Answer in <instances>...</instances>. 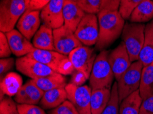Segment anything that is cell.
<instances>
[{
  "mask_svg": "<svg viewBox=\"0 0 153 114\" xmlns=\"http://www.w3.org/2000/svg\"><path fill=\"white\" fill-rule=\"evenodd\" d=\"M75 71V68L71 60H69L68 56H67L62 60L61 64L59 65V68L57 70V73L62 74V75H69L72 74Z\"/></svg>",
  "mask_w": 153,
  "mask_h": 114,
  "instance_id": "obj_34",
  "label": "cell"
},
{
  "mask_svg": "<svg viewBox=\"0 0 153 114\" xmlns=\"http://www.w3.org/2000/svg\"><path fill=\"white\" fill-rule=\"evenodd\" d=\"M11 51L15 56H25L30 53L34 49L30 40L17 29H13L6 33Z\"/></svg>",
  "mask_w": 153,
  "mask_h": 114,
  "instance_id": "obj_14",
  "label": "cell"
},
{
  "mask_svg": "<svg viewBox=\"0 0 153 114\" xmlns=\"http://www.w3.org/2000/svg\"><path fill=\"white\" fill-rule=\"evenodd\" d=\"M146 25L143 23H126L122 38L132 62L137 61L143 48Z\"/></svg>",
  "mask_w": 153,
  "mask_h": 114,
  "instance_id": "obj_3",
  "label": "cell"
},
{
  "mask_svg": "<svg viewBox=\"0 0 153 114\" xmlns=\"http://www.w3.org/2000/svg\"><path fill=\"white\" fill-rule=\"evenodd\" d=\"M120 101L118 94L117 81L113 84L109 101L101 114H120Z\"/></svg>",
  "mask_w": 153,
  "mask_h": 114,
  "instance_id": "obj_27",
  "label": "cell"
},
{
  "mask_svg": "<svg viewBox=\"0 0 153 114\" xmlns=\"http://www.w3.org/2000/svg\"><path fill=\"white\" fill-rule=\"evenodd\" d=\"M143 65L140 60L132 62L128 70L117 81L120 103L125 98L139 90Z\"/></svg>",
  "mask_w": 153,
  "mask_h": 114,
  "instance_id": "obj_5",
  "label": "cell"
},
{
  "mask_svg": "<svg viewBox=\"0 0 153 114\" xmlns=\"http://www.w3.org/2000/svg\"><path fill=\"white\" fill-rule=\"evenodd\" d=\"M87 79H89L86 76L84 73L75 70V71L71 74L70 83L76 86H81L83 85Z\"/></svg>",
  "mask_w": 153,
  "mask_h": 114,
  "instance_id": "obj_38",
  "label": "cell"
},
{
  "mask_svg": "<svg viewBox=\"0 0 153 114\" xmlns=\"http://www.w3.org/2000/svg\"><path fill=\"white\" fill-rule=\"evenodd\" d=\"M16 62L12 57L1 58L0 60V75L1 79L3 78V76H5L6 73L13 68Z\"/></svg>",
  "mask_w": 153,
  "mask_h": 114,
  "instance_id": "obj_35",
  "label": "cell"
},
{
  "mask_svg": "<svg viewBox=\"0 0 153 114\" xmlns=\"http://www.w3.org/2000/svg\"><path fill=\"white\" fill-rule=\"evenodd\" d=\"M44 92L31 79L21 88L15 95V101L18 104H36L40 103Z\"/></svg>",
  "mask_w": 153,
  "mask_h": 114,
  "instance_id": "obj_15",
  "label": "cell"
},
{
  "mask_svg": "<svg viewBox=\"0 0 153 114\" xmlns=\"http://www.w3.org/2000/svg\"><path fill=\"white\" fill-rule=\"evenodd\" d=\"M32 80L44 92L56 88H65L68 85L65 76L59 73H55Z\"/></svg>",
  "mask_w": 153,
  "mask_h": 114,
  "instance_id": "obj_24",
  "label": "cell"
},
{
  "mask_svg": "<svg viewBox=\"0 0 153 114\" xmlns=\"http://www.w3.org/2000/svg\"><path fill=\"white\" fill-rule=\"evenodd\" d=\"M27 56L49 66L57 73L59 65L67 55H62L56 51L43 50L34 48L33 51L27 55Z\"/></svg>",
  "mask_w": 153,
  "mask_h": 114,
  "instance_id": "obj_17",
  "label": "cell"
},
{
  "mask_svg": "<svg viewBox=\"0 0 153 114\" xmlns=\"http://www.w3.org/2000/svg\"><path fill=\"white\" fill-rule=\"evenodd\" d=\"M68 99L80 114H92L91 110V88L88 85L76 86L69 83L65 87Z\"/></svg>",
  "mask_w": 153,
  "mask_h": 114,
  "instance_id": "obj_7",
  "label": "cell"
},
{
  "mask_svg": "<svg viewBox=\"0 0 153 114\" xmlns=\"http://www.w3.org/2000/svg\"><path fill=\"white\" fill-rule=\"evenodd\" d=\"M121 1L122 0H102L100 10H118Z\"/></svg>",
  "mask_w": 153,
  "mask_h": 114,
  "instance_id": "obj_39",
  "label": "cell"
},
{
  "mask_svg": "<svg viewBox=\"0 0 153 114\" xmlns=\"http://www.w3.org/2000/svg\"><path fill=\"white\" fill-rule=\"evenodd\" d=\"M140 114H153V94L143 100Z\"/></svg>",
  "mask_w": 153,
  "mask_h": 114,
  "instance_id": "obj_37",
  "label": "cell"
},
{
  "mask_svg": "<svg viewBox=\"0 0 153 114\" xmlns=\"http://www.w3.org/2000/svg\"><path fill=\"white\" fill-rule=\"evenodd\" d=\"M111 94L110 88L92 90L91 110L92 114H101L109 101Z\"/></svg>",
  "mask_w": 153,
  "mask_h": 114,
  "instance_id": "obj_21",
  "label": "cell"
},
{
  "mask_svg": "<svg viewBox=\"0 0 153 114\" xmlns=\"http://www.w3.org/2000/svg\"><path fill=\"white\" fill-rule=\"evenodd\" d=\"M144 0H122L119 8V12L125 20L128 19L137 6Z\"/></svg>",
  "mask_w": 153,
  "mask_h": 114,
  "instance_id": "obj_29",
  "label": "cell"
},
{
  "mask_svg": "<svg viewBox=\"0 0 153 114\" xmlns=\"http://www.w3.org/2000/svg\"><path fill=\"white\" fill-rule=\"evenodd\" d=\"M68 100V93L65 88H56L44 92L40 104L44 109H52Z\"/></svg>",
  "mask_w": 153,
  "mask_h": 114,
  "instance_id": "obj_19",
  "label": "cell"
},
{
  "mask_svg": "<svg viewBox=\"0 0 153 114\" xmlns=\"http://www.w3.org/2000/svg\"><path fill=\"white\" fill-rule=\"evenodd\" d=\"M152 1H153V0H152Z\"/></svg>",
  "mask_w": 153,
  "mask_h": 114,
  "instance_id": "obj_41",
  "label": "cell"
},
{
  "mask_svg": "<svg viewBox=\"0 0 153 114\" xmlns=\"http://www.w3.org/2000/svg\"><path fill=\"white\" fill-rule=\"evenodd\" d=\"M22 86L23 80L22 76L17 73H9L1 79L0 91L6 96L11 97L15 96Z\"/></svg>",
  "mask_w": 153,
  "mask_h": 114,
  "instance_id": "obj_22",
  "label": "cell"
},
{
  "mask_svg": "<svg viewBox=\"0 0 153 114\" xmlns=\"http://www.w3.org/2000/svg\"><path fill=\"white\" fill-rule=\"evenodd\" d=\"M86 13L80 8L76 1L65 0L63 6L64 25L75 32Z\"/></svg>",
  "mask_w": 153,
  "mask_h": 114,
  "instance_id": "obj_16",
  "label": "cell"
},
{
  "mask_svg": "<svg viewBox=\"0 0 153 114\" xmlns=\"http://www.w3.org/2000/svg\"><path fill=\"white\" fill-rule=\"evenodd\" d=\"M12 53L6 33L1 32L0 34V57L5 58L10 57Z\"/></svg>",
  "mask_w": 153,
  "mask_h": 114,
  "instance_id": "obj_33",
  "label": "cell"
},
{
  "mask_svg": "<svg viewBox=\"0 0 153 114\" xmlns=\"http://www.w3.org/2000/svg\"><path fill=\"white\" fill-rule=\"evenodd\" d=\"M76 1L86 14L96 15L100 11L102 0H77Z\"/></svg>",
  "mask_w": 153,
  "mask_h": 114,
  "instance_id": "obj_28",
  "label": "cell"
},
{
  "mask_svg": "<svg viewBox=\"0 0 153 114\" xmlns=\"http://www.w3.org/2000/svg\"><path fill=\"white\" fill-rule=\"evenodd\" d=\"M17 107L19 114H46L42 108L36 104H18Z\"/></svg>",
  "mask_w": 153,
  "mask_h": 114,
  "instance_id": "obj_32",
  "label": "cell"
},
{
  "mask_svg": "<svg viewBox=\"0 0 153 114\" xmlns=\"http://www.w3.org/2000/svg\"><path fill=\"white\" fill-rule=\"evenodd\" d=\"M74 33L83 45H96L99 36L98 17L94 14H86Z\"/></svg>",
  "mask_w": 153,
  "mask_h": 114,
  "instance_id": "obj_6",
  "label": "cell"
},
{
  "mask_svg": "<svg viewBox=\"0 0 153 114\" xmlns=\"http://www.w3.org/2000/svg\"><path fill=\"white\" fill-rule=\"evenodd\" d=\"M32 44L38 49L55 51L53 29L45 25H41L32 38Z\"/></svg>",
  "mask_w": 153,
  "mask_h": 114,
  "instance_id": "obj_18",
  "label": "cell"
},
{
  "mask_svg": "<svg viewBox=\"0 0 153 114\" xmlns=\"http://www.w3.org/2000/svg\"><path fill=\"white\" fill-rule=\"evenodd\" d=\"M142 102L143 99L140 95V90H137L121 102L120 114H140Z\"/></svg>",
  "mask_w": 153,
  "mask_h": 114,
  "instance_id": "obj_25",
  "label": "cell"
},
{
  "mask_svg": "<svg viewBox=\"0 0 153 114\" xmlns=\"http://www.w3.org/2000/svg\"><path fill=\"white\" fill-rule=\"evenodd\" d=\"M15 62L16 68L17 71L31 78V79H35L58 73L49 66L36 61L27 55L17 58Z\"/></svg>",
  "mask_w": 153,
  "mask_h": 114,
  "instance_id": "obj_9",
  "label": "cell"
},
{
  "mask_svg": "<svg viewBox=\"0 0 153 114\" xmlns=\"http://www.w3.org/2000/svg\"><path fill=\"white\" fill-rule=\"evenodd\" d=\"M65 0H51L41 11L43 25L52 29L64 25L63 6Z\"/></svg>",
  "mask_w": 153,
  "mask_h": 114,
  "instance_id": "obj_11",
  "label": "cell"
},
{
  "mask_svg": "<svg viewBox=\"0 0 153 114\" xmlns=\"http://www.w3.org/2000/svg\"><path fill=\"white\" fill-rule=\"evenodd\" d=\"M76 71L82 72L89 79L97 55L89 46L82 45L74 49L68 55Z\"/></svg>",
  "mask_w": 153,
  "mask_h": 114,
  "instance_id": "obj_10",
  "label": "cell"
},
{
  "mask_svg": "<svg viewBox=\"0 0 153 114\" xmlns=\"http://www.w3.org/2000/svg\"><path fill=\"white\" fill-rule=\"evenodd\" d=\"M139 90L143 100L153 94V62L143 66Z\"/></svg>",
  "mask_w": 153,
  "mask_h": 114,
  "instance_id": "obj_26",
  "label": "cell"
},
{
  "mask_svg": "<svg viewBox=\"0 0 153 114\" xmlns=\"http://www.w3.org/2000/svg\"><path fill=\"white\" fill-rule=\"evenodd\" d=\"M55 51L62 55H68L76 48L83 45L76 36L75 33L63 25L53 29Z\"/></svg>",
  "mask_w": 153,
  "mask_h": 114,
  "instance_id": "obj_8",
  "label": "cell"
},
{
  "mask_svg": "<svg viewBox=\"0 0 153 114\" xmlns=\"http://www.w3.org/2000/svg\"><path fill=\"white\" fill-rule=\"evenodd\" d=\"M139 60L143 66L153 62V19L146 25L144 43Z\"/></svg>",
  "mask_w": 153,
  "mask_h": 114,
  "instance_id": "obj_20",
  "label": "cell"
},
{
  "mask_svg": "<svg viewBox=\"0 0 153 114\" xmlns=\"http://www.w3.org/2000/svg\"><path fill=\"white\" fill-rule=\"evenodd\" d=\"M153 19V1L144 0L134 9L129 18L131 23H143Z\"/></svg>",
  "mask_w": 153,
  "mask_h": 114,
  "instance_id": "obj_23",
  "label": "cell"
},
{
  "mask_svg": "<svg viewBox=\"0 0 153 114\" xmlns=\"http://www.w3.org/2000/svg\"><path fill=\"white\" fill-rule=\"evenodd\" d=\"M25 0H1L0 5V29L6 33L14 29L26 11Z\"/></svg>",
  "mask_w": 153,
  "mask_h": 114,
  "instance_id": "obj_4",
  "label": "cell"
},
{
  "mask_svg": "<svg viewBox=\"0 0 153 114\" xmlns=\"http://www.w3.org/2000/svg\"><path fill=\"white\" fill-rule=\"evenodd\" d=\"M109 52L103 50L97 55L89 77L91 90L110 88L115 76L108 60Z\"/></svg>",
  "mask_w": 153,
  "mask_h": 114,
  "instance_id": "obj_2",
  "label": "cell"
},
{
  "mask_svg": "<svg viewBox=\"0 0 153 114\" xmlns=\"http://www.w3.org/2000/svg\"><path fill=\"white\" fill-rule=\"evenodd\" d=\"M0 114H19L17 105L10 96H6L0 103Z\"/></svg>",
  "mask_w": 153,
  "mask_h": 114,
  "instance_id": "obj_30",
  "label": "cell"
},
{
  "mask_svg": "<svg viewBox=\"0 0 153 114\" xmlns=\"http://www.w3.org/2000/svg\"><path fill=\"white\" fill-rule=\"evenodd\" d=\"M99 36L96 47L103 50L114 43L121 36L125 25V19L119 10H102L98 15Z\"/></svg>",
  "mask_w": 153,
  "mask_h": 114,
  "instance_id": "obj_1",
  "label": "cell"
},
{
  "mask_svg": "<svg viewBox=\"0 0 153 114\" xmlns=\"http://www.w3.org/2000/svg\"><path fill=\"white\" fill-rule=\"evenodd\" d=\"M40 10H26L17 23V29L24 36L30 40L41 25Z\"/></svg>",
  "mask_w": 153,
  "mask_h": 114,
  "instance_id": "obj_13",
  "label": "cell"
},
{
  "mask_svg": "<svg viewBox=\"0 0 153 114\" xmlns=\"http://www.w3.org/2000/svg\"><path fill=\"white\" fill-rule=\"evenodd\" d=\"M51 0H25L26 9L29 10H41Z\"/></svg>",
  "mask_w": 153,
  "mask_h": 114,
  "instance_id": "obj_36",
  "label": "cell"
},
{
  "mask_svg": "<svg viewBox=\"0 0 153 114\" xmlns=\"http://www.w3.org/2000/svg\"><path fill=\"white\" fill-rule=\"evenodd\" d=\"M49 114H80L74 104L69 100H66L59 106L52 109Z\"/></svg>",
  "mask_w": 153,
  "mask_h": 114,
  "instance_id": "obj_31",
  "label": "cell"
},
{
  "mask_svg": "<svg viewBox=\"0 0 153 114\" xmlns=\"http://www.w3.org/2000/svg\"><path fill=\"white\" fill-rule=\"evenodd\" d=\"M108 60L117 81L132 64L131 58L123 42L109 53Z\"/></svg>",
  "mask_w": 153,
  "mask_h": 114,
  "instance_id": "obj_12",
  "label": "cell"
},
{
  "mask_svg": "<svg viewBox=\"0 0 153 114\" xmlns=\"http://www.w3.org/2000/svg\"><path fill=\"white\" fill-rule=\"evenodd\" d=\"M74 1H77V0H74Z\"/></svg>",
  "mask_w": 153,
  "mask_h": 114,
  "instance_id": "obj_40",
  "label": "cell"
}]
</instances>
